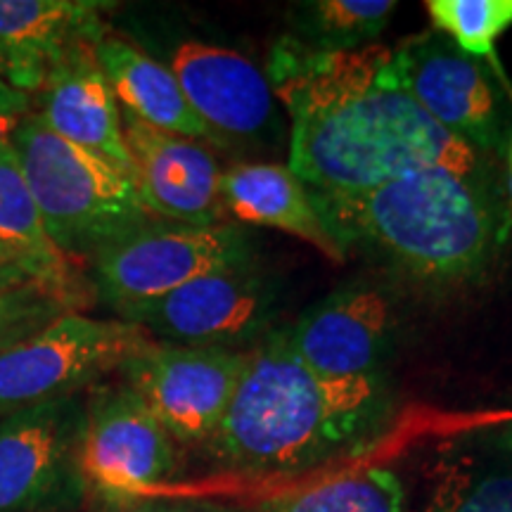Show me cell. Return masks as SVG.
I'll return each instance as SVG.
<instances>
[{
  "instance_id": "obj_5",
  "label": "cell",
  "mask_w": 512,
  "mask_h": 512,
  "mask_svg": "<svg viewBox=\"0 0 512 512\" xmlns=\"http://www.w3.org/2000/svg\"><path fill=\"white\" fill-rule=\"evenodd\" d=\"M155 342L121 318L62 313L0 351V418L34 403L74 396Z\"/></svg>"
},
{
  "instance_id": "obj_3",
  "label": "cell",
  "mask_w": 512,
  "mask_h": 512,
  "mask_svg": "<svg viewBox=\"0 0 512 512\" xmlns=\"http://www.w3.org/2000/svg\"><path fill=\"white\" fill-rule=\"evenodd\" d=\"M347 254L373 249L422 285H465L486 273L503 242L496 188L422 166L356 195L311 192Z\"/></svg>"
},
{
  "instance_id": "obj_13",
  "label": "cell",
  "mask_w": 512,
  "mask_h": 512,
  "mask_svg": "<svg viewBox=\"0 0 512 512\" xmlns=\"http://www.w3.org/2000/svg\"><path fill=\"white\" fill-rule=\"evenodd\" d=\"M133 178L152 219L185 226L228 223L221 207L219 162L200 140L159 131L121 110Z\"/></svg>"
},
{
  "instance_id": "obj_21",
  "label": "cell",
  "mask_w": 512,
  "mask_h": 512,
  "mask_svg": "<svg viewBox=\"0 0 512 512\" xmlns=\"http://www.w3.org/2000/svg\"><path fill=\"white\" fill-rule=\"evenodd\" d=\"M396 10L394 0H311L292 10V36L302 53H349L375 46Z\"/></svg>"
},
{
  "instance_id": "obj_2",
  "label": "cell",
  "mask_w": 512,
  "mask_h": 512,
  "mask_svg": "<svg viewBox=\"0 0 512 512\" xmlns=\"http://www.w3.org/2000/svg\"><path fill=\"white\" fill-rule=\"evenodd\" d=\"M392 411L382 375L330 380L304 366L273 330L249 349V361L211 456L230 470L292 472L366 444Z\"/></svg>"
},
{
  "instance_id": "obj_19",
  "label": "cell",
  "mask_w": 512,
  "mask_h": 512,
  "mask_svg": "<svg viewBox=\"0 0 512 512\" xmlns=\"http://www.w3.org/2000/svg\"><path fill=\"white\" fill-rule=\"evenodd\" d=\"M95 57L110 81L119 107L159 131L223 145L185 98L171 67L152 60L131 41L105 31L95 41Z\"/></svg>"
},
{
  "instance_id": "obj_23",
  "label": "cell",
  "mask_w": 512,
  "mask_h": 512,
  "mask_svg": "<svg viewBox=\"0 0 512 512\" xmlns=\"http://www.w3.org/2000/svg\"><path fill=\"white\" fill-rule=\"evenodd\" d=\"M425 8L434 31L465 55L479 62L491 60L498 69L496 43L512 27V0H427Z\"/></svg>"
},
{
  "instance_id": "obj_4",
  "label": "cell",
  "mask_w": 512,
  "mask_h": 512,
  "mask_svg": "<svg viewBox=\"0 0 512 512\" xmlns=\"http://www.w3.org/2000/svg\"><path fill=\"white\" fill-rule=\"evenodd\" d=\"M8 140L50 242L69 259H93L100 249L155 221L131 176L57 136L38 112L19 117Z\"/></svg>"
},
{
  "instance_id": "obj_30",
  "label": "cell",
  "mask_w": 512,
  "mask_h": 512,
  "mask_svg": "<svg viewBox=\"0 0 512 512\" xmlns=\"http://www.w3.org/2000/svg\"><path fill=\"white\" fill-rule=\"evenodd\" d=\"M508 159H510V174H512V140H510V147H508Z\"/></svg>"
},
{
  "instance_id": "obj_25",
  "label": "cell",
  "mask_w": 512,
  "mask_h": 512,
  "mask_svg": "<svg viewBox=\"0 0 512 512\" xmlns=\"http://www.w3.org/2000/svg\"><path fill=\"white\" fill-rule=\"evenodd\" d=\"M31 95L17 91L15 86H10L8 81L0 79V124L5 121H15L29 112Z\"/></svg>"
},
{
  "instance_id": "obj_9",
  "label": "cell",
  "mask_w": 512,
  "mask_h": 512,
  "mask_svg": "<svg viewBox=\"0 0 512 512\" xmlns=\"http://www.w3.org/2000/svg\"><path fill=\"white\" fill-rule=\"evenodd\" d=\"M273 304L271 283L249 264L204 273L155 302L124 306L117 313L157 342L240 351L268 335Z\"/></svg>"
},
{
  "instance_id": "obj_12",
  "label": "cell",
  "mask_w": 512,
  "mask_h": 512,
  "mask_svg": "<svg viewBox=\"0 0 512 512\" xmlns=\"http://www.w3.org/2000/svg\"><path fill=\"white\" fill-rule=\"evenodd\" d=\"M396 330L392 292L377 283L344 285L311 306L292 328L287 344L306 368L330 380L382 375Z\"/></svg>"
},
{
  "instance_id": "obj_31",
  "label": "cell",
  "mask_w": 512,
  "mask_h": 512,
  "mask_svg": "<svg viewBox=\"0 0 512 512\" xmlns=\"http://www.w3.org/2000/svg\"><path fill=\"white\" fill-rule=\"evenodd\" d=\"M510 197H512V174H510Z\"/></svg>"
},
{
  "instance_id": "obj_7",
  "label": "cell",
  "mask_w": 512,
  "mask_h": 512,
  "mask_svg": "<svg viewBox=\"0 0 512 512\" xmlns=\"http://www.w3.org/2000/svg\"><path fill=\"white\" fill-rule=\"evenodd\" d=\"M178 470V444L126 384L86 403L79 446L83 486L114 505L155 501Z\"/></svg>"
},
{
  "instance_id": "obj_18",
  "label": "cell",
  "mask_w": 512,
  "mask_h": 512,
  "mask_svg": "<svg viewBox=\"0 0 512 512\" xmlns=\"http://www.w3.org/2000/svg\"><path fill=\"white\" fill-rule=\"evenodd\" d=\"M422 512H512V418L441 448Z\"/></svg>"
},
{
  "instance_id": "obj_27",
  "label": "cell",
  "mask_w": 512,
  "mask_h": 512,
  "mask_svg": "<svg viewBox=\"0 0 512 512\" xmlns=\"http://www.w3.org/2000/svg\"><path fill=\"white\" fill-rule=\"evenodd\" d=\"M34 278H38V275L31 271L27 264H22V261H12V264L0 266V294L15 290V287L29 283V280H34Z\"/></svg>"
},
{
  "instance_id": "obj_26",
  "label": "cell",
  "mask_w": 512,
  "mask_h": 512,
  "mask_svg": "<svg viewBox=\"0 0 512 512\" xmlns=\"http://www.w3.org/2000/svg\"><path fill=\"white\" fill-rule=\"evenodd\" d=\"M126 512H240L235 508H228V505H214V503H166V501H145L133 505Z\"/></svg>"
},
{
  "instance_id": "obj_28",
  "label": "cell",
  "mask_w": 512,
  "mask_h": 512,
  "mask_svg": "<svg viewBox=\"0 0 512 512\" xmlns=\"http://www.w3.org/2000/svg\"><path fill=\"white\" fill-rule=\"evenodd\" d=\"M12 261H19L15 254L10 252V249H5L3 245H0V266H5V264H12Z\"/></svg>"
},
{
  "instance_id": "obj_10",
  "label": "cell",
  "mask_w": 512,
  "mask_h": 512,
  "mask_svg": "<svg viewBox=\"0 0 512 512\" xmlns=\"http://www.w3.org/2000/svg\"><path fill=\"white\" fill-rule=\"evenodd\" d=\"M86 403L60 396L0 418V512H55L79 501Z\"/></svg>"
},
{
  "instance_id": "obj_17",
  "label": "cell",
  "mask_w": 512,
  "mask_h": 512,
  "mask_svg": "<svg viewBox=\"0 0 512 512\" xmlns=\"http://www.w3.org/2000/svg\"><path fill=\"white\" fill-rule=\"evenodd\" d=\"M221 207L228 223L275 228L309 242L330 261H344V249L320 219L311 190L287 164L245 162L221 174Z\"/></svg>"
},
{
  "instance_id": "obj_16",
  "label": "cell",
  "mask_w": 512,
  "mask_h": 512,
  "mask_svg": "<svg viewBox=\"0 0 512 512\" xmlns=\"http://www.w3.org/2000/svg\"><path fill=\"white\" fill-rule=\"evenodd\" d=\"M102 8L93 0H0L5 81L27 95L38 93L69 50L105 34Z\"/></svg>"
},
{
  "instance_id": "obj_6",
  "label": "cell",
  "mask_w": 512,
  "mask_h": 512,
  "mask_svg": "<svg viewBox=\"0 0 512 512\" xmlns=\"http://www.w3.org/2000/svg\"><path fill=\"white\" fill-rule=\"evenodd\" d=\"M252 261V242L235 223L185 226L155 219L93 256V285L119 311L155 302L204 273Z\"/></svg>"
},
{
  "instance_id": "obj_1",
  "label": "cell",
  "mask_w": 512,
  "mask_h": 512,
  "mask_svg": "<svg viewBox=\"0 0 512 512\" xmlns=\"http://www.w3.org/2000/svg\"><path fill=\"white\" fill-rule=\"evenodd\" d=\"M275 98L290 112V169L318 195H356L422 166L491 185L489 166L415 105L392 69V48L309 55L278 43Z\"/></svg>"
},
{
  "instance_id": "obj_15",
  "label": "cell",
  "mask_w": 512,
  "mask_h": 512,
  "mask_svg": "<svg viewBox=\"0 0 512 512\" xmlns=\"http://www.w3.org/2000/svg\"><path fill=\"white\" fill-rule=\"evenodd\" d=\"M41 117L57 136L86 147L133 178L121 107L95 57V41L69 50L38 88ZM136 181V178H133Z\"/></svg>"
},
{
  "instance_id": "obj_29",
  "label": "cell",
  "mask_w": 512,
  "mask_h": 512,
  "mask_svg": "<svg viewBox=\"0 0 512 512\" xmlns=\"http://www.w3.org/2000/svg\"><path fill=\"white\" fill-rule=\"evenodd\" d=\"M0 79H5V62H3V55H0Z\"/></svg>"
},
{
  "instance_id": "obj_11",
  "label": "cell",
  "mask_w": 512,
  "mask_h": 512,
  "mask_svg": "<svg viewBox=\"0 0 512 512\" xmlns=\"http://www.w3.org/2000/svg\"><path fill=\"white\" fill-rule=\"evenodd\" d=\"M249 361V351L155 342L121 368L176 444H207L219 430Z\"/></svg>"
},
{
  "instance_id": "obj_14",
  "label": "cell",
  "mask_w": 512,
  "mask_h": 512,
  "mask_svg": "<svg viewBox=\"0 0 512 512\" xmlns=\"http://www.w3.org/2000/svg\"><path fill=\"white\" fill-rule=\"evenodd\" d=\"M171 72L204 124L228 140H259L278 128V105L268 76L245 55L202 41L174 50Z\"/></svg>"
},
{
  "instance_id": "obj_8",
  "label": "cell",
  "mask_w": 512,
  "mask_h": 512,
  "mask_svg": "<svg viewBox=\"0 0 512 512\" xmlns=\"http://www.w3.org/2000/svg\"><path fill=\"white\" fill-rule=\"evenodd\" d=\"M392 69L415 105L477 155L508 143V107L494 76L439 31H425L392 48Z\"/></svg>"
},
{
  "instance_id": "obj_24",
  "label": "cell",
  "mask_w": 512,
  "mask_h": 512,
  "mask_svg": "<svg viewBox=\"0 0 512 512\" xmlns=\"http://www.w3.org/2000/svg\"><path fill=\"white\" fill-rule=\"evenodd\" d=\"M91 299L34 278L15 290L0 294V351L19 339L34 335L43 325L69 311H81Z\"/></svg>"
},
{
  "instance_id": "obj_22",
  "label": "cell",
  "mask_w": 512,
  "mask_h": 512,
  "mask_svg": "<svg viewBox=\"0 0 512 512\" xmlns=\"http://www.w3.org/2000/svg\"><path fill=\"white\" fill-rule=\"evenodd\" d=\"M256 512H408V498L396 472L373 467L275 498Z\"/></svg>"
},
{
  "instance_id": "obj_20",
  "label": "cell",
  "mask_w": 512,
  "mask_h": 512,
  "mask_svg": "<svg viewBox=\"0 0 512 512\" xmlns=\"http://www.w3.org/2000/svg\"><path fill=\"white\" fill-rule=\"evenodd\" d=\"M0 245L38 278L91 299L74 261L50 242L36 200L8 136L0 133Z\"/></svg>"
}]
</instances>
